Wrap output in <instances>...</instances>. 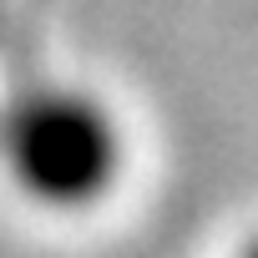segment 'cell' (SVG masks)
Returning <instances> with one entry per match:
<instances>
[{"instance_id": "obj_2", "label": "cell", "mask_w": 258, "mask_h": 258, "mask_svg": "<svg viewBox=\"0 0 258 258\" xmlns=\"http://www.w3.org/2000/svg\"><path fill=\"white\" fill-rule=\"evenodd\" d=\"M243 258H258V243H248V248H243Z\"/></svg>"}, {"instance_id": "obj_1", "label": "cell", "mask_w": 258, "mask_h": 258, "mask_svg": "<svg viewBox=\"0 0 258 258\" xmlns=\"http://www.w3.org/2000/svg\"><path fill=\"white\" fill-rule=\"evenodd\" d=\"M6 162L31 198L51 208H86L116 182L121 137L96 96L36 86L6 116Z\"/></svg>"}]
</instances>
